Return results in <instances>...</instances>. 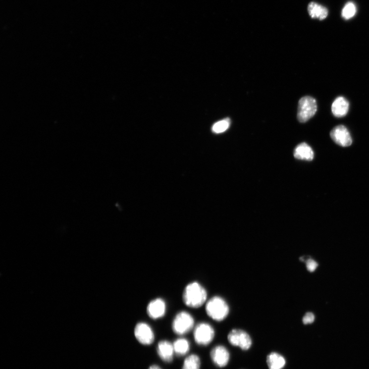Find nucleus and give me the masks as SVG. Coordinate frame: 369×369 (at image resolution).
Instances as JSON below:
<instances>
[{
  "label": "nucleus",
  "instance_id": "f3484780",
  "mask_svg": "<svg viewBox=\"0 0 369 369\" xmlns=\"http://www.w3.org/2000/svg\"><path fill=\"white\" fill-rule=\"evenodd\" d=\"M201 360L196 354L188 357L184 361L182 369H200Z\"/></svg>",
  "mask_w": 369,
  "mask_h": 369
},
{
  "label": "nucleus",
  "instance_id": "f03ea898",
  "mask_svg": "<svg viewBox=\"0 0 369 369\" xmlns=\"http://www.w3.org/2000/svg\"><path fill=\"white\" fill-rule=\"evenodd\" d=\"M207 314L214 320H224L229 313V307L226 302L219 297L211 299L206 305Z\"/></svg>",
  "mask_w": 369,
  "mask_h": 369
},
{
  "label": "nucleus",
  "instance_id": "dca6fc26",
  "mask_svg": "<svg viewBox=\"0 0 369 369\" xmlns=\"http://www.w3.org/2000/svg\"><path fill=\"white\" fill-rule=\"evenodd\" d=\"M173 346L174 353L178 356H185L190 349L189 343L185 338L176 339Z\"/></svg>",
  "mask_w": 369,
  "mask_h": 369
},
{
  "label": "nucleus",
  "instance_id": "4be33fe9",
  "mask_svg": "<svg viewBox=\"0 0 369 369\" xmlns=\"http://www.w3.org/2000/svg\"><path fill=\"white\" fill-rule=\"evenodd\" d=\"M149 369H161L160 367L157 365H153L151 366Z\"/></svg>",
  "mask_w": 369,
  "mask_h": 369
},
{
  "label": "nucleus",
  "instance_id": "f8f14e48",
  "mask_svg": "<svg viewBox=\"0 0 369 369\" xmlns=\"http://www.w3.org/2000/svg\"><path fill=\"white\" fill-rule=\"evenodd\" d=\"M331 109L332 113L335 116L342 117L348 112L349 103L345 98L339 97L332 103Z\"/></svg>",
  "mask_w": 369,
  "mask_h": 369
},
{
  "label": "nucleus",
  "instance_id": "412c9836",
  "mask_svg": "<svg viewBox=\"0 0 369 369\" xmlns=\"http://www.w3.org/2000/svg\"><path fill=\"white\" fill-rule=\"evenodd\" d=\"M315 320V316L312 313H307L303 318V322L305 324L312 323Z\"/></svg>",
  "mask_w": 369,
  "mask_h": 369
},
{
  "label": "nucleus",
  "instance_id": "1a4fd4ad",
  "mask_svg": "<svg viewBox=\"0 0 369 369\" xmlns=\"http://www.w3.org/2000/svg\"><path fill=\"white\" fill-rule=\"evenodd\" d=\"M211 357L215 365L219 368L226 367L230 360V353L223 346H217L211 352Z\"/></svg>",
  "mask_w": 369,
  "mask_h": 369
},
{
  "label": "nucleus",
  "instance_id": "39448f33",
  "mask_svg": "<svg viewBox=\"0 0 369 369\" xmlns=\"http://www.w3.org/2000/svg\"><path fill=\"white\" fill-rule=\"evenodd\" d=\"M194 334L195 340L198 344L207 346L213 341L215 331L209 323L201 322L196 327Z\"/></svg>",
  "mask_w": 369,
  "mask_h": 369
},
{
  "label": "nucleus",
  "instance_id": "a211bd4d",
  "mask_svg": "<svg viewBox=\"0 0 369 369\" xmlns=\"http://www.w3.org/2000/svg\"><path fill=\"white\" fill-rule=\"evenodd\" d=\"M230 125V120L229 118H226V119L215 123L212 128V130L216 134H220V133L226 131L229 128Z\"/></svg>",
  "mask_w": 369,
  "mask_h": 369
},
{
  "label": "nucleus",
  "instance_id": "0eeeda50",
  "mask_svg": "<svg viewBox=\"0 0 369 369\" xmlns=\"http://www.w3.org/2000/svg\"><path fill=\"white\" fill-rule=\"evenodd\" d=\"M135 335L141 344L150 345L155 341V334L149 324L143 322L137 323L134 331Z\"/></svg>",
  "mask_w": 369,
  "mask_h": 369
},
{
  "label": "nucleus",
  "instance_id": "423d86ee",
  "mask_svg": "<svg viewBox=\"0 0 369 369\" xmlns=\"http://www.w3.org/2000/svg\"><path fill=\"white\" fill-rule=\"evenodd\" d=\"M229 343L235 347H239L242 350H249L253 344L252 338L245 331L241 329H233L228 335Z\"/></svg>",
  "mask_w": 369,
  "mask_h": 369
},
{
  "label": "nucleus",
  "instance_id": "aec40b11",
  "mask_svg": "<svg viewBox=\"0 0 369 369\" xmlns=\"http://www.w3.org/2000/svg\"><path fill=\"white\" fill-rule=\"evenodd\" d=\"M307 270L311 272H314L318 267L317 263L312 259H309L306 261Z\"/></svg>",
  "mask_w": 369,
  "mask_h": 369
},
{
  "label": "nucleus",
  "instance_id": "2eb2a0df",
  "mask_svg": "<svg viewBox=\"0 0 369 369\" xmlns=\"http://www.w3.org/2000/svg\"><path fill=\"white\" fill-rule=\"evenodd\" d=\"M267 364L269 369H283L286 361L283 356L276 352H272L267 357Z\"/></svg>",
  "mask_w": 369,
  "mask_h": 369
},
{
  "label": "nucleus",
  "instance_id": "ddd939ff",
  "mask_svg": "<svg viewBox=\"0 0 369 369\" xmlns=\"http://www.w3.org/2000/svg\"><path fill=\"white\" fill-rule=\"evenodd\" d=\"M294 156L299 159L312 160L315 155L312 148L307 144L303 143L299 145L295 149Z\"/></svg>",
  "mask_w": 369,
  "mask_h": 369
},
{
  "label": "nucleus",
  "instance_id": "6e6552de",
  "mask_svg": "<svg viewBox=\"0 0 369 369\" xmlns=\"http://www.w3.org/2000/svg\"><path fill=\"white\" fill-rule=\"evenodd\" d=\"M330 136L336 144L342 147H348L352 144L351 135L345 126L338 125L334 127L330 132Z\"/></svg>",
  "mask_w": 369,
  "mask_h": 369
},
{
  "label": "nucleus",
  "instance_id": "f257e3e1",
  "mask_svg": "<svg viewBox=\"0 0 369 369\" xmlns=\"http://www.w3.org/2000/svg\"><path fill=\"white\" fill-rule=\"evenodd\" d=\"M208 299L206 289L198 282L188 284L183 292V300L188 307L198 308L202 306Z\"/></svg>",
  "mask_w": 369,
  "mask_h": 369
},
{
  "label": "nucleus",
  "instance_id": "7ed1b4c3",
  "mask_svg": "<svg viewBox=\"0 0 369 369\" xmlns=\"http://www.w3.org/2000/svg\"><path fill=\"white\" fill-rule=\"evenodd\" d=\"M317 109L316 101L314 98L306 96L301 98L299 103L298 120L301 123L307 122L315 115Z\"/></svg>",
  "mask_w": 369,
  "mask_h": 369
},
{
  "label": "nucleus",
  "instance_id": "4468645a",
  "mask_svg": "<svg viewBox=\"0 0 369 369\" xmlns=\"http://www.w3.org/2000/svg\"><path fill=\"white\" fill-rule=\"evenodd\" d=\"M309 15L313 19H318L320 20L326 19L328 14V10L316 3H310L308 6Z\"/></svg>",
  "mask_w": 369,
  "mask_h": 369
},
{
  "label": "nucleus",
  "instance_id": "9d476101",
  "mask_svg": "<svg viewBox=\"0 0 369 369\" xmlns=\"http://www.w3.org/2000/svg\"><path fill=\"white\" fill-rule=\"evenodd\" d=\"M166 305L165 301L160 298L152 301L147 308L149 316L154 319L163 317L166 313Z\"/></svg>",
  "mask_w": 369,
  "mask_h": 369
},
{
  "label": "nucleus",
  "instance_id": "9b49d317",
  "mask_svg": "<svg viewBox=\"0 0 369 369\" xmlns=\"http://www.w3.org/2000/svg\"><path fill=\"white\" fill-rule=\"evenodd\" d=\"M157 352L159 358L164 362L170 363L172 361L174 351L173 345L169 342H159L157 347Z\"/></svg>",
  "mask_w": 369,
  "mask_h": 369
},
{
  "label": "nucleus",
  "instance_id": "20e7f679",
  "mask_svg": "<svg viewBox=\"0 0 369 369\" xmlns=\"http://www.w3.org/2000/svg\"><path fill=\"white\" fill-rule=\"evenodd\" d=\"M194 324V317L189 313L182 312L175 316L172 322V328L175 334L182 335L193 329Z\"/></svg>",
  "mask_w": 369,
  "mask_h": 369
},
{
  "label": "nucleus",
  "instance_id": "6ab92c4d",
  "mask_svg": "<svg viewBox=\"0 0 369 369\" xmlns=\"http://www.w3.org/2000/svg\"><path fill=\"white\" fill-rule=\"evenodd\" d=\"M356 12V5L352 2H348L344 7L342 14L345 19L349 20L355 16Z\"/></svg>",
  "mask_w": 369,
  "mask_h": 369
}]
</instances>
